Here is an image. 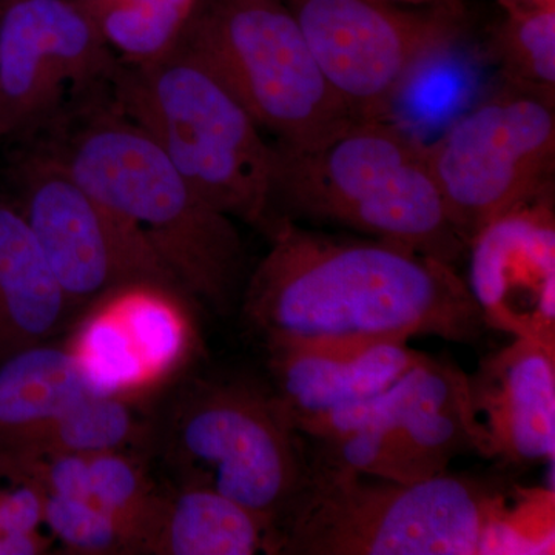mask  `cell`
Here are the masks:
<instances>
[{
  "mask_svg": "<svg viewBox=\"0 0 555 555\" xmlns=\"http://www.w3.org/2000/svg\"><path fill=\"white\" fill-rule=\"evenodd\" d=\"M243 312L268 347L438 337L473 343L483 318L454 266L401 244L278 221Z\"/></svg>",
  "mask_w": 555,
  "mask_h": 555,
  "instance_id": "1",
  "label": "cell"
},
{
  "mask_svg": "<svg viewBox=\"0 0 555 555\" xmlns=\"http://www.w3.org/2000/svg\"><path fill=\"white\" fill-rule=\"evenodd\" d=\"M269 210V230L278 221L332 225L454 268L467 254L449 221L427 142L396 119L356 120L315 147L272 142Z\"/></svg>",
  "mask_w": 555,
  "mask_h": 555,
  "instance_id": "2",
  "label": "cell"
},
{
  "mask_svg": "<svg viewBox=\"0 0 555 555\" xmlns=\"http://www.w3.org/2000/svg\"><path fill=\"white\" fill-rule=\"evenodd\" d=\"M50 152L82 188L137 228L185 297L225 313L244 276L235 219L211 206L116 105L93 109Z\"/></svg>",
  "mask_w": 555,
  "mask_h": 555,
  "instance_id": "3",
  "label": "cell"
},
{
  "mask_svg": "<svg viewBox=\"0 0 555 555\" xmlns=\"http://www.w3.org/2000/svg\"><path fill=\"white\" fill-rule=\"evenodd\" d=\"M115 105L166 153L196 192L251 228H270L272 142L198 54L179 42L142 64L116 65Z\"/></svg>",
  "mask_w": 555,
  "mask_h": 555,
  "instance_id": "4",
  "label": "cell"
},
{
  "mask_svg": "<svg viewBox=\"0 0 555 555\" xmlns=\"http://www.w3.org/2000/svg\"><path fill=\"white\" fill-rule=\"evenodd\" d=\"M505 489L451 473L396 481L309 459V476L269 554L477 555Z\"/></svg>",
  "mask_w": 555,
  "mask_h": 555,
  "instance_id": "5",
  "label": "cell"
},
{
  "mask_svg": "<svg viewBox=\"0 0 555 555\" xmlns=\"http://www.w3.org/2000/svg\"><path fill=\"white\" fill-rule=\"evenodd\" d=\"M179 42L224 80L275 144L315 147L357 120L286 0H199Z\"/></svg>",
  "mask_w": 555,
  "mask_h": 555,
  "instance_id": "6",
  "label": "cell"
},
{
  "mask_svg": "<svg viewBox=\"0 0 555 555\" xmlns=\"http://www.w3.org/2000/svg\"><path fill=\"white\" fill-rule=\"evenodd\" d=\"M313 460L364 476L420 481L448 473L456 456L491 459L467 375L426 357L377 396L299 427Z\"/></svg>",
  "mask_w": 555,
  "mask_h": 555,
  "instance_id": "7",
  "label": "cell"
},
{
  "mask_svg": "<svg viewBox=\"0 0 555 555\" xmlns=\"http://www.w3.org/2000/svg\"><path fill=\"white\" fill-rule=\"evenodd\" d=\"M167 451L182 486L210 489L261 518L269 547L309 476L302 438L272 392L240 383L195 390L175 415Z\"/></svg>",
  "mask_w": 555,
  "mask_h": 555,
  "instance_id": "8",
  "label": "cell"
},
{
  "mask_svg": "<svg viewBox=\"0 0 555 555\" xmlns=\"http://www.w3.org/2000/svg\"><path fill=\"white\" fill-rule=\"evenodd\" d=\"M324 78L357 120L393 119L422 73L455 50L469 22L462 0H286Z\"/></svg>",
  "mask_w": 555,
  "mask_h": 555,
  "instance_id": "9",
  "label": "cell"
},
{
  "mask_svg": "<svg viewBox=\"0 0 555 555\" xmlns=\"http://www.w3.org/2000/svg\"><path fill=\"white\" fill-rule=\"evenodd\" d=\"M427 153L449 221L469 246L489 222L554 190L555 100L502 83Z\"/></svg>",
  "mask_w": 555,
  "mask_h": 555,
  "instance_id": "10",
  "label": "cell"
},
{
  "mask_svg": "<svg viewBox=\"0 0 555 555\" xmlns=\"http://www.w3.org/2000/svg\"><path fill=\"white\" fill-rule=\"evenodd\" d=\"M14 206L35 233L69 306L94 302L122 286L177 280L137 228L82 188L50 149L13 163Z\"/></svg>",
  "mask_w": 555,
  "mask_h": 555,
  "instance_id": "11",
  "label": "cell"
},
{
  "mask_svg": "<svg viewBox=\"0 0 555 555\" xmlns=\"http://www.w3.org/2000/svg\"><path fill=\"white\" fill-rule=\"evenodd\" d=\"M116 62L72 0L0 2V138L27 130L67 86L109 79Z\"/></svg>",
  "mask_w": 555,
  "mask_h": 555,
  "instance_id": "12",
  "label": "cell"
},
{
  "mask_svg": "<svg viewBox=\"0 0 555 555\" xmlns=\"http://www.w3.org/2000/svg\"><path fill=\"white\" fill-rule=\"evenodd\" d=\"M467 255L485 326L555 347L554 190L489 222Z\"/></svg>",
  "mask_w": 555,
  "mask_h": 555,
  "instance_id": "13",
  "label": "cell"
},
{
  "mask_svg": "<svg viewBox=\"0 0 555 555\" xmlns=\"http://www.w3.org/2000/svg\"><path fill=\"white\" fill-rule=\"evenodd\" d=\"M467 383L491 459L521 466L554 462L555 347L514 338L486 357Z\"/></svg>",
  "mask_w": 555,
  "mask_h": 555,
  "instance_id": "14",
  "label": "cell"
},
{
  "mask_svg": "<svg viewBox=\"0 0 555 555\" xmlns=\"http://www.w3.org/2000/svg\"><path fill=\"white\" fill-rule=\"evenodd\" d=\"M268 349L272 396L295 430L377 396L427 357L404 341Z\"/></svg>",
  "mask_w": 555,
  "mask_h": 555,
  "instance_id": "15",
  "label": "cell"
},
{
  "mask_svg": "<svg viewBox=\"0 0 555 555\" xmlns=\"http://www.w3.org/2000/svg\"><path fill=\"white\" fill-rule=\"evenodd\" d=\"M68 308L20 208L0 201V360L46 341Z\"/></svg>",
  "mask_w": 555,
  "mask_h": 555,
  "instance_id": "16",
  "label": "cell"
},
{
  "mask_svg": "<svg viewBox=\"0 0 555 555\" xmlns=\"http://www.w3.org/2000/svg\"><path fill=\"white\" fill-rule=\"evenodd\" d=\"M9 477L35 481L43 492L86 500L115 514L141 537L142 554H149L167 500L152 488L130 452L49 456Z\"/></svg>",
  "mask_w": 555,
  "mask_h": 555,
  "instance_id": "17",
  "label": "cell"
},
{
  "mask_svg": "<svg viewBox=\"0 0 555 555\" xmlns=\"http://www.w3.org/2000/svg\"><path fill=\"white\" fill-rule=\"evenodd\" d=\"M90 393L68 347L35 345L0 360V460Z\"/></svg>",
  "mask_w": 555,
  "mask_h": 555,
  "instance_id": "18",
  "label": "cell"
},
{
  "mask_svg": "<svg viewBox=\"0 0 555 555\" xmlns=\"http://www.w3.org/2000/svg\"><path fill=\"white\" fill-rule=\"evenodd\" d=\"M268 526L228 496L181 486L167 496L158 529L150 543L155 555H255L269 550Z\"/></svg>",
  "mask_w": 555,
  "mask_h": 555,
  "instance_id": "19",
  "label": "cell"
},
{
  "mask_svg": "<svg viewBox=\"0 0 555 555\" xmlns=\"http://www.w3.org/2000/svg\"><path fill=\"white\" fill-rule=\"evenodd\" d=\"M184 298L173 288L153 283L129 284L100 298L118 320L153 387L173 375L192 352L195 328Z\"/></svg>",
  "mask_w": 555,
  "mask_h": 555,
  "instance_id": "20",
  "label": "cell"
},
{
  "mask_svg": "<svg viewBox=\"0 0 555 555\" xmlns=\"http://www.w3.org/2000/svg\"><path fill=\"white\" fill-rule=\"evenodd\" d=\"M145 437V425L127 398L90 393L0 460V476L56 455L129 452Z\"/></svg>",
  "mask_w": 555,
  "mask_h": 555,
  "instance_id": "21",
  "label": "cell"
},
{
  "mask_svg": "<svg viewBox=\"0 0 555 555\" xmlns=\"http://www.w3.org/2000/svg\"><path fill=\"white\" fill-rule=\"evenodd\" d=\"M485 53L502 83L555 100V2L505 0Z\"/></svg>",
  "mask_w": 555,
  "mask_h": 555,
  "instance_id": "22",
  "label": "cell"
},
{
  "mask_svg": "<svg viewBox=\"0 0 555 555\" xmlns=\"http://www.w3.org/2000/svg\"><path fill=\"white\" fill-rule=\"evenodd\" d=\"M112 53L127 64L158 60L178 46L199 0H72Z\"/></svg>",
  "mask_w": 555,
  "mask_h": 555,
  "instance_id": "23",
  "label": "cell"
},
{
  "mask_svg": "<svg viewBox=\"0 0 555 555\" xmlns=\"http://www.w3.org/2000/svg\"><path fill=\"white\" fill-rule=\"evenodd\" d=\"M553 488H517L503 492L486 521L477 555L554 554Z\"/></svg>",
  "mask_w": 555,
  "mask_h": 555,
  "instance_id": "24",
  "label": "cell"
},
{
  "mask_svg": "<svg viewBox=\"0 0 555 555\" xmlns=\"http://www.w3.org/2000/svg\"><path fill=\"white\" fill-rule=\"evenodd\" d=\"M43 526L69 553L142 554L141 537L130 525L86 500L46 492Z\"/></svg>",
  "mask_w": 555,
  "mask_h": 555,
  "instance_id": "25",
  "label": "cell"
},
{
  "mask_svg": "<svg viewBox=\"0 0 555 555\" xmlns=\"http://www.w3.org/2000/svg\"><path fill=\"white\" fill-rule=\"evenodd\" d=\"M0 477V555L47 553L50 540L40 534L46 492L27 480Z\"/></svg>",
  "mask_w": 555,
  "mask_h": 555,
  "instance_id": "26",
  "label": "cell"
},
{
  "mask_svg": "<svg viewBox=\"0 0 555 555\" xmlns=\"http://www.w3.org/2000/svg\"><path fill=\"white\" fill-rule=\"evenodd\" d=\"M386 2L401 3V5H437L448 0H386Z\"/></svg>",
  "mask_w": 555,
  "mask_h": 555,
  "instance_id": "27",
  "label": "cell"
},
{
  "mask_svg": "<svg viewBox=\"0 0 555 555\" xmlns=\"http://www.w3.org/2000/svg\"><path fill=\"white\" fill-rule=\"evenodd\" d=\"M499 2H505V0H499ZM531 2H555V0H531Z\"/></svg>",
  "mask_w": 555,
  "mask_h": 555,
  "instance_id": "28",
  "label": "cell"
},
{
  "mask_svg": "<svg viewBox=\"0 0 555 555\" xmlns=\"http://www.w3.org/2000/svg\"><path fill=\"white\" fill-rule=\"evenodd\" d=\"M0 2H2V0H0Z\"/></svg>",
  "mask_w": 555,
  "mask_h": 555,
  "instance_id": "29",
  "label": "cell"
}]
</instances>
